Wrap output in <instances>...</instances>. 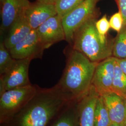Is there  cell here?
Masks as SVG:
<instances>
[{"mask_svg":"<svg viewBox=\"0 0 126 126\" xmlns=\"http://www.w3.org/2000/svg\"><path fill=\"white\" fill-rule=\"evenodd\" d=\"M116 60L123 72L126 75V58L123 59H116Z\"/></svg>","mask_w":126,"mask_h":126,"instance_id":"cell-24","label":"cell"},{"mask_svg":"<svg viewBox=\"0 0 126 126\" xmlns=\"http://www.w3.org/2000/svg\"><path fill=\"white\" fill-rule=\"evenodd\" d=\"M124 102H125V106H126V96L124 98Z\"/></svg>","mask_w":126,"mask_h":126,"instance_id":"cell-27","label":"cell"},{"mask_svg":"<svg viewBox=\"0 0 126 126\" xmlns=\"http://www.w3.org/2000/svg\"><path fill=\"white\" fill-rule=\"evenodd\" d=\"M102 96L108 109L111 124H124L126 121V108L124 98L113 92Z\"/></svg>","mask_w":126,"mask_h":126,"instance_id":"cell-13","label":"cell"},{"mask_svg":"<svg viewBox=\"0 0 126 126\" xmlns=\"http://www.w3.org/2000/svg\"><path fill=\"white\" fill-rule=\"evenodd\" d=\"M98 63L92 62L72 48L68 55L63 75L57 85L63 91L80 98L88 91Z\"/></svg>","mask_w":126,"mask_h":126,"instance_id":"cell-2","label":"cell"},{"mask_svg":"<svg viewBox=\"0 0 126 126\" xmlns=\"http://www.w3.org/2000/svg\"><path fill=\"white\" fill-rule=\"evenodd\" d=\"M45 50L39 40L36 30H32L23 39L9 50L15 59H41Z\"/></svg>","mask_w":126,"mask_h":126,"instance_id":"cell-7","label":"cell"},{"mask_svg":"<svg viewBox=\"0 0 126 126\" xmlns=\"http://www.w3.org/2000/svg\"><path fill=\"white\" fill-rule=\"evenodd\" d=\"M95 26L99 34L105 36L107 35L110 26L106 15H105L99 20L96 21Z\"/></svg>","mask_w":126,"mask_h":126,"instance_id":"cell-22","label":"cell"},{"mask_svg":"<svg viewBox=\"0 0 126 126\" xmlns=\"http://www.w3.org/2000/svg\"><path fill=\"white\" fill-rule=\"evenodd\" d=\"M109 126H125L124 124H111Z\"/></svg>","mask_w":126,"mask_h":126,"instance_id":"cell-26","label":"cell"},{"mask_svg":"<svg viewBox=\"0 0 126 126\" xmlns=\"http://www.w3.org/2000/svg\"><path fill=\"white\" fill-rule=\"evenodd\" d=\"M124 125H125V126H126V121L125 123V124H124Z\"/></svg>","mask_w":126,"mask_h":126,"instance_id":"cell-28","label":"cell"},{"mask_svg":"<svg viewBox=\"0 0 126 126\" xmlns=\"http://www.w3.org/2000/svg\"><path fill=\"white\" fill-rule=\"evenodd\" d=\"M38 86L30 85L5 91L0 95V124L9 121L36 94Z\"/></svg>","mask_w":126,"mask_h":126,"instance_id":"cell-4","label":"cell"},{"mask_svg":"<svg viewBox=\"0 0 126 126\" xmlns=\"http://www.w3.org/2000/svg\"><path fill=\"white\" fill-rule=\"evenodd\" d=\"M99 95L93 86L78 99L79 126H94V113L97 99Z\"/></svg>","mask_w":126,"mask_h":126,"instance_id":"cell-12","label":"cell"},{"mask_svg":"<svg viewBox=\"0 0 126 126\" xmlns=\"http://www.w3.org/2000/svg\"><path fill=\"white\" fill-rule=\"evenodd\" d=\"M112 92L123 98L126 96V75L123 72L116 59Z\"/></svg>","mask_w":126,"mask_h":126,"instance_id":"cell-17","label":"cell"},{"mask_svg":"<svg viewBox=\"0 0 126 126\" xmlns=\"http://www.w3.org/2000/svg\"><path fill=\"white\" fill-rule=\"evenodd\" d=\"M84 0H59L55 4L57 15L63 18L65 15L76 8Z\"/></svg>","mask_w":126,"mask_h":126,"instance_id":"cell-20","label":"cell"},{"mask_svg":"<svg viewBox=\"0 0 126 126\" xmlns=\"http://www.w3.org/2000/svg\"><path fill=\"white\" fill-rule=\"evenodd\" d=\"M75 99L59 86L50 88L38 86L36 94L10 120L0 126H48L64 108Z\"/></svg>","mask_w":126,"mask_h":126,"instance_id":"cell-1","label":"cell"},{"mask_svg":"<svg viewBox=\"0 0 126 126\" xmlns=\"http://www.w3.org/2000/svg\"><path fill=\"white\" fill-rule=\"evenodd\" d=\"M1 23L0 32L3 34L17 19L23 16L31 2L29 0H0Z\"/></svg>","mask_w":126,"mask_h":126,"instance_id":"cell-10","label":"cell"},{"mask_svg":"<svg viewBox=\"0 0 126 126\" xmlns=\"http://www.w3.org/2000/svg\"><path fill=\"white\" fill-rule=\"evenodd\" d=\"M32 28L24 15L17 19L9 28L4 42L5 47L10 50L23 39L32 31Z\"/></svg>","mask_w":126,"mask_h":126,"instance_id":"cell-14","label":"cell"},{"mask_svg":"<svg viewBox=\"0 0 126 126\" xmlns=\"http://www.w3.org/2000/svg\"><path fill=\"white\" fill-rule=\"evenodd\" d=\"M59 0H37V1L50 4H55Z\"/></svg>","mask_w":126,"mask_h":126,"instance_id":"cell-25","label":"cell"},{"mask_svg":"<svg viewBox=\"0 0 126 126\" xmlns=\"http://www.w3.org/2000/svg\"><path fill=\"white\" fill-rule=\"evenodd\" d=\"M100 0H84L62 19L65 40L70 45L77 30L90 18L99 16L97 5Z\"/></svg>","mask_w":126,"mask_h":126,"instance_id":"cell-5","label":"cell"},{"mask_svg":"<svg viewBox=\"0 0 126 126\" xmlns=\"http://www.w3.org/2000/svg\"><path fill=\"white\" fill-rule=\"evenodd\" d=\"M109 21L110 28L117 33L121 31L123 26V19L122 14L119 11L113 14Z\"/></svg>","mask_w":126,"mask_h":126,"instance_id":"cell-21","label":"cell"},{"mask_svg":"<svg viewBox=\"0 0 126 126\" xmlns=\"http://www.w3.org/2000/svg\"><path fill=\"white\" fill-rule=\"evenodd\" d=\"M112 56L117 59L126 58V25L114 38Z\"/></svg>","mask_w":126,"mask_h":126,"instance_id":"cell-18","label":"cell"},{"mask_svg":"<svg viewBox=\"0 0 126 126\" xmlns=\"http://www.w3.org/2000/svg\"><path fill=\"white\" fill-rule=\"evenodd\" d=\"M99 16L89 19L74 34L72 48L85 55L92 62L99 63L112 56L114 38L99 34L95 26Z\"/></svg>","mask_w":126,"mask_h":126,"instance_id":"cell-3","label":"cell"},{"mask_svg":"<svg viewBox=\"0 0 126 126\" xmlns=\"http://www.w3.org/2000/svg\"><path fill=\"white\" fill-rule=\"evenodd\" d=\"M8 50L5 46L3 41L0 44V76L3 75L12 66L15 61Z\"/></svg>","mask_w":126,"mask_h":126,"instance_id":"cell-19","label":"cell"},{"mask_svg":"<svg viewBox=\"0 0 126 126\" xmlns=\"http://www.w3.org/2000/svg\"><path fill=\"white\" fill-rule=\"evenodd\" d=\"M31 59L15 60L12 66L0 76V95L7 90L32 85L29 77Z\"/></svg>","mask_w":126,"mask_h":126,"instance_id":"cell-6","label":"cell"},{"mask_svg":"<svg viewBox=\"0 0 126 126\" xmlns=\"http://www.w3.org/2000/svg\"><path fill=\"white\" fill-rule=\"evenodd\" d=\"M119 11L122 14L123 19V25H126V0H115Z\"/></svg>","mask_w":126,"mask_h":126,"instance_id":"cell-23","label":"cell"},{"mask_svg":"<svg viewBox=\"0 0 126 126\" xmlns=\"http://www.w3.org/2000/svg\"><path fill=\"white\" fill-rule=\"evenodd\" d=\"M79 99L72 101L54 118L48 126H79Z\"/></svg>","mask_w":126,"mask_h":126,"instance_id":"cell-15","label":"cell"},{"mask_svg":"<svg viewBox=\"0 0 126 126\" xmlns=\"http://www.w3.org/2000/svg\"><path fill=\"white\" fill-rule=\"evenodd\" d=\"M115 61L116 58L110 57L99 62L95 68L92 85L100 96L112 92Z\"/></svg>","mask_w":126,"mask_h":126,"instance_id":"cell-8","label":"cell"},{"mask_svg":"<svg viewBox=\"0 0 126 126\" xmlns=\"http://www.w3.org/2000/svg\"><path fill=\"white\" fill-rule=\"evenodd\" d=\"M111 122L106 105L102 96L98 97L94 113V126H109Z\"/></svg>","mask_w":126,"mask_h":126,"instance_id":"cell-16","label":"cell"},{"mask_svg":"<svg viewBox=\"0 0 126 126\" xmlns=\"http://www.w3.org/2000/svg\"><path fill=\"white\" fill-rule=\"evenodd\" d=\"M38 38L45 49L65 40L62 18L57 15L47 20L36 29Z\"/></svg>","mask_w":126,"mask_h":126,"instance_id":"cell-9","label":"cell"},{"mask_svg":"<svg viewBox=\"0 0 126 126\" xmlns=\"http://www.w3.org/2000/svg\"><path fill=\"white\" fill-rule=\"evenodd\" d=\"M57 15L55 4L36 1L30 3L24 16L32 30H36L49 18Z\"/></svg>","mask_w":126,"mask_h":126,"instance_id":"cell-11","label":"cell"}]
</instances>
